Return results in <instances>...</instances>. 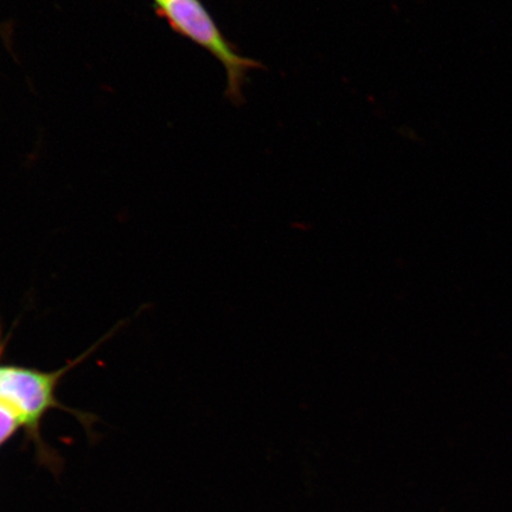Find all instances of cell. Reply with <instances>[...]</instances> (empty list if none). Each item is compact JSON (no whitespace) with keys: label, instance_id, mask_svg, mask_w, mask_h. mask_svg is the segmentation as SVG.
<instances>
[{"label":"cell","instance_id":"cell-3","mask_svg":"<svg viewBox=\"0 0 512 512\" xmlns=\"http://www.w3.org/2000/svg\"><path fill=\"white\" fill-rule=\"evenodd\" d=\"M22 424L17 416L3 405H0V446L4 445L11 437H14Z\"/></svg>","mask_w":512,"mask_h":512},{"label":"cell","instance_id":"cell-2","mask_svg":"<svg viewBox=\"0 0 512 512\" xmlns=\"http://www.w3.org/2000/svg\"><path fill=\"white\" fill-rule=\"evenodd\" d=\"M89 350L78 360L66 367L54 371L18 366V364L0 362V405L9 408L29 438L43 450L41 438L42 420L53 409H64L82 419L78 412L61 405L57 398V389L63 376L89 355Z\"/></svg>","mask_w":512,"mask_h":512},{"label":"cell","instance_id":"cell-4","mask_svg":"<svg viewBox=\"0 0 512 512\" xmlns=\"http://www.w3.org/2000/svg\"><path fill=\"white\" fill-rule=\"evenodd\" d=\"M153 2L157 3V2H159V0H153Z\"/></svg>","mask_w":512,"mask_h":512},{"label":"cell","instance_id":"cell-1","mask_svg":"<svg viewBox=\"0 0 512 512\" xmlns=\"http://www.w3.org/2000/svg\"><path fill=\"white\" fill-rule=\"evenodd\" d=\"M158 16L169 27L194 42L222 64L227 75L226 96L234 105L245 102L243 86L248 74L264 69V64L243 56L215 22L202 0H159L155 3Z\"/></svg>","mask_w":512,"mask_h":512}]
</instances>
